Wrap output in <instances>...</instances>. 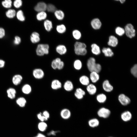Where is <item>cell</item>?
<instances>
[{
    "label": "cell",
    "mask_w": 137,
    "mask_h": 137,
    "mask_svg": "<svg viewBox=\"0 0 137 137\" xmlns=\"http://www.w3.org/2000/svg\"><path fill=\"white\" fill-rule=\"evenodd\" d=\"M49 46L47 44H40L38 45L36 49V53L39 56H42L47 55L49 53Z\"/></svg>",
    "instance_id": "cell-1"
},
{
    "label": "cell",
    "mask_w": 137,
    "mask_h": 137,
    "mask_svg": "<svg viewBox=\"0 0 137 137\" xmlns=\"http://www.w3.org/2000/svg\"><path fill=\"white\" fill-rule=\"evenodd\" d=\"M124 30L125 33L128 37L131 38L135 36V30L131 24H127L125 26Z\"/></svg>",
    "instance_id": "cell-2"
},
{
    "label": "cell",
    "mask_w": 137,
    "mask_h": 137,
    "mask_svg": "<svg viewBox=\"0 0 137 137\" xmlns=\"http://www.w3.org/2000/svg\"><path fill=\"white\" fill-rule=\"evenodd\" d=\"M111 113V111L109 109L105 107H102L98 110L97 114L99 117L106 118L109 117Z\"/></svg>",
    "instance_id": "cell-3"
},
{
    "label": "cell",
    "mask_w": 137,
    "mask_h": 137,
    "mask_svg": "<svg viewBox=\"0 0 137 137\" xmlns=\"http://www.w3.org/2000/svg\"><path fill=\"white\" fill-rule=\"evenodd\" d=\"M118 99L121 104L124 106L128 105L131 102L130 98L123 94H121L119 95Z\"/></svg>",
    "instance_id": "cell-4"
},
{
    "label": "cell",
    "mask_w": 137,
    "mask_h": 137,
    "mask_svg": "<svg viewBox=\"0 0 137 137\" xmlns=\"http://www.w3.org/2000/svg\"><path fill=\"white\" fill-rule=\"evenodd\" d=\"M33 77L37 79H41L43 78L44 76L43 71L40 68H37L34 69L32 72Z\"/></svg>",
    "instance_id": "cell-5"
},
{
    "label": "cell",
    "mask_w": 137,
    "mask_h": 137,
    "mask_svg": "<svg viewBox=\"0 0 137 137\" xmlns=\"http://www.w3.org/2000/svg\"><path fill=\"white\" fill-rule=\"evenodd\" d=\"M95 59L93 57L89 58L87 61V66L89 70L91 72L94 71L96 64Z\"/></svg>",
    "instance_id": "cell-6"
},
{
    "label": "cell",
    "mask_w": 137,
    "mask_h": 137,
    "mask_svg": "<svg viewBox=\"0 0 137 137\" xmlns=\"http://www.w3.org/2000/svg\"><path fill=\"white\" fill-rule=\"evenodd\" d=\"M121 119L124 122H128L132 118L131 113L128 111L123 112L121 115Z\"/></svg>",
    "instance_id": "cell-7"
},
{
    "label": "cell",
    "mask_w": 137,
    "mask_h": 137,
    "mask_svg": "<svg viewBox=\"0 0 137 137\" xmlns=\"http://www.w3.org/2000/svg\"><path fill=\"white\" fill-rule=\"evenodd\" d=\"M46 4L44 2H40L37 3L35 6V10L39 12L45 11L46 9Z\"/></svg>",
    "instance_id": "cell-8"
},
{
    "label": "cell",
    "mask_w": 137,
    "mask_h": 137,
    "mask_svg": "<svg viewBox=\"0 0 137 137\" xmlns=\"http://www.w3.org/2000/svg\"><path fill=\"white\" fill-rule=\"evenodd\" d=\"M102 87L103 90L107 92H110L113 89V86L110 83L108 80H104L102 84Z\"/></svg>",
    "instance_id": "cell-9"
},
{
    "label": "cell",
    "mask_w": 137,
    "mask_h": 137,
    "mask_svg": "<svg viewBox=\"0 0 137 137\" xmlns=\"http://www.w3.org/2000/svg\"><path fill=\"white\" fill-rule=\"evenodd\" d=\"M71 115V113L70 111L66 108L62 109L60 112V115L61 117L65 119H67L69 118Z\"/></svg>",
    "instance_id": "cell-10"
},
{
    "label": "cell",
    "mask_w": 137,
    "mask_h": 137,
    "mask_svg": "<svg viewBox=\"0 0 137 137\" xmlns=\"http://www.w3.org/2000/svg\"><path fill=\"white\" fill-rule=\"evenodd\" d=\"M91 25L94 29L97 30L99 29L100 28L101 25V23L98 19L95 18L91 21Z\"/></svg>",
    "instance_id": "cell-11"
},
{
    "label": "cell",
    "mask_w": 137,
    "mask_h": 137,
    "mask_svg": "<svg viewBox=\"0 0 137 137\" xmlns=\"http://www.w3.org/2000/svg\"><path fill=\"white\" fill-rule=\"evenodd\" d=\"M62 86V83L58 80L55 79L51 83V88L54 90H57L61 88Z\"/></svg>",
    "instance_id": "cell-12"
},
{
    "label": "cell",
    "mask_w": 137,
    "mask_h": 137,
    "mask_svg": "<svg viewBox=\"0 0 137 137\" xmlns=\"http://www.w3.org/2000/svg\"><path fill=\"white\" fill-rule=\"evenodd\" d=\"M64 89L66 91L70 92L72 91L74 88V85L72 82L69 80L66 81L63 85Z\"/></svg>",
    "instance_id": "cell-13"
},
{
    "label": "cell",
    "mask_w": 137,
    "mask_h": 137,
    "mask_svg": "<svg viewBox=\"0 0 137 137\" xmlns=\"http://www.w3.org/2000/svg\"><path fill=\"white\" fill-rule=\"evenodd\" d=\"M118 43L117 38L113 36H111L109 38L108 45L110 46L115 47L117 46Z\"/></svg>",
    "instance_id": "cell-14"
},
{
    "label": "cell",
    "mask_w": 137,
    "mask_h": 137,
    "mask_svg": "<svg viewBox=\"0 0 137 137\" xmlns=\"http://www.w3.org/2000/svg\"><path fill=\"white\" fill-rule=\"evenodd\" d=\"M86 89L88 92L91 95H93L96 92L97 88L93 84H89L87 86Z\"/></svg>",
    "instance_id": "cell-15"
},
{
    "label": "cell",
    "mask_w": 137,
    "mask_h": 137,
    "mask_svg": "<svg viewBox=\"0 0 137 137\" xmlns=\"http://www.w3.org/2000/svg\"><path fill=\"white\" fill-rule=\"evenodd\" d=\"M30 39L31 41L33 43H36L39 42L40 40L39 34L37 32H32L30 36Z\"/></svg>",
    "instance_id": "cell-16"
},
{
    "label": "cell",
    "mask_w": 137,
    "mask_h": 137,
    "mask_svg": "<svg viewBox=\"0 0 137 137\" xmlns=\"http://www.w3.org/2000/svg\"><path fill=\"white\" fill-rule=\"evenodd\" d=\"M56 50L58 53L61 55L66 54L67 51L66 47L63 45H60L57 46L56 48Z\"/></svg>",
    "instance_id": "cell-17"
},
{
    "label": "cell",
    "mask_w": 137,
    "mask_h": 137,
    "mask_svg": "<svg viewBox=\"0 0 137 137\" xmlns=\"http://www.w3.org/2000/svg\"><path fill=\"white\" fill-rule=\"evenodd\" d=\"M90 78L92 82L95 83L99 80V76L98 73L94 71H92L91 72Z\"/></svg>",
    "instance_id": "cell-18"
},
{
    "label": "cell",
    "mask_w": 137,
    "mask_h": 137,
    "mask_svg": "<svg viewBox=\"0 0 137 137\" xmlns=\"http://www.w3.org/2000/svg\"><path fill=\"white\" fill-rule=\"evenodd\" d=\"M79 81L82 85H84L87 86L90 84L89 78L85 75H82L80 77Z\"/></svg>",
    "instance_id": "cell-19"
},
{
    "label": "cell",
    "mask_w": 137,
    "mask_h": 137,
    "mask_svg": "<svg viewBox=\"0 0 137 137\" xmlns=\"http://www.w3.org/2000/svg\"><path fill=\"white\" fill-rule=\"evenodd\" d=\"M23 78L22 76L19 74L14 75L12 78V82L15 85H18L21 82Z\"/></svg>",
    "instance_id": "cell-20"
},
{
    "label": "cell",
    "mask_w": 137,
    "mask_h": 137,
    "mask_svg": "<svg viewBox=\"0 0 137 137\" xmlns=\"http://www.w3.org/2000/svg\"><path fill=\"white\" fill-rule=\"evenodd\" d=\"M88 124L90 127L95 128L99 126V122L98 119L95 118L89 120L88 122Z\"/></svg>",
    "instance_id": "cell-21"
},
{
    "label": "cell",
    "mask_w": 137,
    "mask_h": 137,
    "mask_svg": "<svg viewBox=\"0 0 137 137\" xmlns=\"http://www.w3.org/2000/svg\"><path fill=\"white\" fill-rule=\"evenodd\" d=\"M102 51L106 57H111L114 55L112 50L109 47H104L102 49Z\"/></svg>",
    "instance_id": "cell-22"
},
{
    "label": "cell",
    "mask_w": 137,
    "mask_h": 137,
    "mask_svg": "<svg viewBox=\"0 0 137 137\" xmlns=\"http://www.w3.org/2000/svg\"><path fill=\"white\" fill-rule=\"evenodd\" d=\"M92 53L96 55H99L101 52L99 47L96 44H93L91 45Z\"/></svg>",
    "instance_id": "cell-23"
},
{
    "label": "cell",
    "mask_w": 137,
    "mask_h": 137,
    "mask_svg": "<svg viewBox=\"0 0 137 137\" xmlns=\"http://www.w3.org/2000/svg\"><path fill=\"white\" fill-rule=\"evenodd\" d=\"M8 97L11 99L15 98L16 94V91L15 89L13 88H10L7 91Z\"/></svg>",
    "instance_id": "cell-24"
},
{
    "label": "cell",
    "mask_w": 137,
    "mask_h": 137,
    "mask_svg": "<svg viewBox=\"0 0 137 137\" xmlns=\"http://www.w3.org/2000/svg\"><path fill=\"white\" fill-rule=\"evenodd\" d=\"M54 14L56 18L59 20H62L64 18V13L61 10H56L54 12Z\"/></svg>",
    "instance_id": "cell-25"
},
{
    "label": "cell",
    "mask_w": 137,
    "mask_h": 137,
    "mask_svg": "<svg viewBox=\"0 0 137 137\" xmlns=\"http://www.w3.org/2000/svg\"><path fill=\"white\" fill-rule=\"evenodd\" d=\"M44 25L45 30L48 31H50L53 28L52 21L48 20H46L44 21Z\"/></svg>",
    "instance_id": "cell-26"
},
{
    "label": "cell",
    "mask_w": 137,
    "mask_h": 137,
    "mask_svg": "<svg viewBox=\"0 0 137 137\" xmlns=\"http://www.w3.org/2000/svg\"><path fill=\"white\" fill-rule=\"evenodd\" d=\"M97 101L99 103H102L105 102L107 100L106 95L103 93L98 95L96 97Z\"/></svg>",
    "instance_id": "cell-27"
},
{
    "label": "cell",
    "mask_w": 137,
    "mask_h": 137,
    "mask_svg": "<svg viewBox=\"0 0 137 137\" xmlns=\"http://www.w3.org/2000/svg\"><path fill=\"white\" fill-rule=\"evenodd\" d=\"M22 90L24 93L28 94L31 92L32 90L31 87L29 84H26L22 87Z\"/></svg>",
    "instance_id": "cell-28"
},
{
    "label": "cell",
    "mask_w": 137,
    "mask_h": 137,
    "mask_svg": "<svg viewBox=\"0 0 137 137\" xmlns=\"http://www.w3.org/2000/svg\"><path fill=\"white\" fill-rule=\"evenodd\" d=\"M47 14L45 11H42L39 12L37 15L36 18L39 21H41L46 19Z\"/></svg>",
    "instance_id": "cell-29"
},
{
    "label": "cell",
    "mask_w": 137,
    "mask_h": 137,
    "mask_svg": "<svg viewBox=\"0 0 137 137\" xmlns=\"http://www.w3.org/2000/svg\"><path fill=\"white\" fill-rule=\"evenodd\" d=\"M74 68L77 70H80L82 67V63L80 60L76 59L74 62L73 64Z\"/></svg>",
    "instance_id": "cell-30"
},
{
    "label": "cell",
    "mask_w": 137,
    "mask_h": 137,
    "mask_svg": "<svg viewBox=\"0 0 137 137\" xmlns=\"http://www.w3.org/2000/svg\"><path fill=\"white\" fill-rule=\"evenodd\" d=\"M74 50L75 54L78 55L84 56L87 52L86 48L74 49Z\"/></svg>",
    "instance_id": "cell-31"
},
{
    "label": "cell",
    "mask_w": 137,
    "mask_h": 137,
    "mask_svg": "<svg viewBox=\"0 0 137 137\" xmlns=\"http://www.w3.org/2000/svg\"><path fill=\"white\" fill-rule=\"evenodd\" d=\"M16 102L17 104L21 107H23L26 104V101L23 97H20L18 98Z\"/></svg>",
    "instance_id": "cell-32"
},
{
    "label": "cell",
    "mask_w": 137,
    "mask_h": 137,
    "mask_svg": "<svg viewBox=\"0 0 137 137\" xmlns=\"http://www.w3.org/2000/svg\"><path fill=\"white\" fill-rule=\"evenodd\" d=\"M47 127L46 123L44 122H41L38 125V128L41 131L43 132L46 130Z\"/></svg>",
    "instance_id": "cell-33"
},
{
    "label": "cell",
    "mask_w": 137,
    "mask_h": 137,
    "mask_svg": "<svg viewBox=\"0 0 137 137\" xmlns=\"http://www.w3.org/2000/svg\"><path fill=\"white\" fill-rule=\"evenodd\" d=\"M56 29L57 31L60 33H64L66 31V27L63 24L59 25L57 26Z\"/></svg>",
    "instance_id": "cell-34"
},
{
    "label": "cell",
    "mask_w": 137,
    "mask_h": 137,
    "mask_svg": "<svg viewBox=\"0 0 137 137\" xmlns=\"http://www.w3.org/2000/svg\"><path fill=\"white\" fill-rule=\"evenodd\" d=\"M6 14L7 17L10 18H12L16 14L15 11L13 9H10L6 12Z\"/></svg>",
    "instance_id": "cell-35"
},
{
    "label": "cell",
    "mask_w": 137,
    "mask_h": 137,
    "mask_svg": "<svg viewBox=\"0 0 137 137\" xmlns=\"http://www.w3.org/2000/svg\"><path fill=\"white\" fill-rule=\"evenodd\" d=\"M74 49L86 48V44L83 43L79 42H76L74 45Z\"/></svg>",
    "instance_id": "cell-36"
},
{
    "label": "cell",
    "mask_w": 137,
    "mask_h": 137,
    "mask_svg": "<svg viewBox=\"0 0 137 137\" xmlns=\"http://www.w3.org/2000/svg\"><path fill=\"white\" fill-rule=\"evenodd\" d=\"M72 35L74 38L77 40L80 39L81 37L80 32L77 30H75L73 31Z\"/></svg>",
    "instance_id": "cell-37"
},
{
    "label": "cell",
    "mask_w": 137,
    "mask_h": 137,
    "mask_svg": "<svg viewBox=\"0 0 137 137\" xmlns=\"http://www.w3.org/2000/svg\"><path fill=\"white\" fill-rule=\"evenodd\" d=\"M115 32L117 34L120 36H123L125 33L124 29L120 27H117L116 28Z\"/></svg>",
    "instance_id": "cell-38"
},
{
    "label": "cell",
    "mask_w": 137,
    "mask_h": 137,
    "mask_svg": "<svg viewBox=\"0 0 137 137\" xmlns=\"http://www.w3.org/2000/svg\"><path fill=\"white\" fill-rule=\"evenodd\" d=\"M16 15L17 19L19 20L23 21L25 20V17L22 10H19L16 13Z\"/></svg>",
    "instance_id": "cell-39"
},
{
    "label": "cell",
    "mask_w": 137,
    "mask_h": 137,
    "mask_svg": "<svg viewBox=\"0 0 137 137\" xmlns=\"http://www.w3.org/2000/svg\"><path fill=\"white\" fill-rule=\"evenodd\" d=\"M46 10L49 12H54L56 10V8L53 4H49L47 5Z\"/></svg>",
    "instance_id": "cell-40"
},
{
    "label": "cell",
    "mask_w": 137,
    "mask_h": 137,
    "mask_svg": "<svg viewBox=\"0 0 137 137\" xmlns=\"http://www.w3.org/2000/svg\"><path fill=\"white\" fill-rule=\"evenodd\" d=\"M12 2L11 0H5L2 2L3 6L6 8H9L11 6Z\"/></svg>",
    "instance_id": "cell-41"
},
{
    "label": "cell",
    "mask_w": 137,
    "mask_h": 137,
    "mask_svg": "<svg viewBox=\"0 0 137 137\" xmlns=\"http://www.w3.org/2000/svg\"><path fill=\"white\" fill-rule=\"evenodd\" d=\"M130 72L131 74L135 77H137V64L134 65L131 68Z\"/></svg>",
    "instance_id": "cell-42"
},
{
    "label": "cell",
    "mask_w": 137,
    "mask_h": 137,
    "mask_svg": "<svg viewBox=\"0 0 137 137\" xmlns=\"http://www.w3.org/2000/svg\"><path fill=\"white\" fill-rule=\"evenodd\" d=\"M101 69V66L100 64L99 63H96L93 71L98 73L100 72Z\"/></svg>",
    "instance_id": "cell-43"
},
{
    "label": "cell",
    "mask_w": 137,
    "mask_h": 137,
    "mask_svg": "<svg viewBox=\"0 0 137 137\" xmlns=\"http://www.w3.org/2000/svg\"><path fill=\"white\" fill-rule=\"evenodd\" d=\"M22 4V2L21 0H16L14 1L13 3L14 6L17 8H19L21 7Z\"/></svg>",
    "instance_id": "cell-44"
},
{
    "label": "cell",
    "mask_w": 137,
    "mask_h": 137,
    "mask_svg": "<svg viewBox=\"0 0 137 137\" xmlns=\"http://www.w3.org/2000/svg\"><path fill=\"white\" fill-rule=\"evenodd\" d=\"M38 118L40 120L41 122H44L47 120L48 119L44 116L41 113H40L37 115Z\"/></svg>",
    "instance_id": "cell-45"
},
{
    "label": "cell",
    "mask_w": 137,
    "mask_h": 137,
    "mask_svg": "<svg viewBox=\"0 0 137 137\" xmlns=\"http://www.w3.org/2000/svg\"><path fill=\"white\" fill-rule=\"evenodd\" d=\"M75 96L77 99H82L83 97V95L75 91L74 93Z\"/></svg>",
    "instance_id": "cell-46"
},
{
    "label": "cell",
    "mask_w": 137,
    "mask_h": 137,
    "mask_svg": "<svg viewBox=\"0 0 137 137\" xmlns=\"http://www.w3.org/2000/svg\"><path fill=\"white\" fill-rule=\"evenodd\" d=\"M64 62L61 61L60 62L57 64V69L59 70H62L64 67Z\"/></svg>",
    "instance_id": "cell-47"
},
{
    "label": "cell",
    "mask_w": 137,
    "mask_h": 137,
    "mask_svg": "<svg viewBox=\"0 0 137 137\" xmlns=\"http://www.w3.org/2000/svg\"><path fill=\"white\" fill-rule=\"evenodd\" d=\"M21 42V39L18 36H16L15 37V40L14 41V43L16 45L19 44Z\"/></svg>",
    "instance_id": "cell-48"
},
{
    "label": "cell",
    "mask_w": 137,
    "mask_h": 137,
    "mask_svg": "<svg viewBox=\"0 0 137 137\" xmlns=\"http://www.w3.org/2000/svg\"><path fill=\"white\" fill-rule=\"evenodd\" d=\"M57 64L56 62L55 59L53 60L51 63V66L54 70H56L57 68Z\"/></svg>",
    "instance_id": "cell-49"
},
{
    "label": "cell",
    "mask_w": 137,
    "mask_h": 137,
    "mask_svg": "<svg viewBox=\"0 0 137 137\" xmlns=\"http://www.w3.org/2000/svg\"><path fill=\"white\" fill-rule=\"evenodd\" d=\"M75 91L81 94L83 96H84L85 94V91L80 88H78L76 89Z\"/></svg>",
    "instance_id": "cell-50"
},
{
    "label": "cell",
    "mask_w": 137,
    "mask_h": 137,
    "mask_svg": "<svg viewBox=\"0 0 137 137\" xmlns=\"http://www.w3.org/2000/svg\"><path fill=\"white\" fill-rule=\"evenodd\" d=\"M5 35V31L4 29L0 27V38H3Z\"/></svg>",
    "instance_id": "cell-51"
},
{
    "label": "cell",
    "mask_w": 137,
    "mask_h": 137,
    "mask_svg": "<svg viewBox=\"0 0 137 137\" xmlns=\"http://www.w3.org/2000/svg\"><path fill=\"white\" fill-rule=\"evenodd\" d=\"M42 114L45 117L48 119L50 116V114L47 111H44L43 112Z\"/></svg>",
    "instance_id": "cell-52"
},
{
    "label": "cell",
    "mask_w": 137,
    "mask_h": 137,
    "mask_svg": "<svg viewBox=\"0 0 137 137\" xmlns=\"http://www.w3.org/2000/svg\"><path fill=\"white\" fill-rule=\"evenodd\" d=\"M5 61L2 60L0 59V68L3 67L5 65Z\"/></svg>",
    "instance_id": "cell-53"
},
{
    "label": "cell",
    "mask_w": 137,
    "mask_h": 137,
    "mask_svg": "<svg viewBox=\"0 0 137 137\" xmlns=\"http://www.w3.org/2000/svg\"><path fill=\"white\" fill-rule=\"evenodd\" d=\"M58 132V131H55L53 130H52L48 133V135H55L56 133Z\"/></svg>",
    "instance_id": "cell-54"
},
{
    "label": "cell",
    "mask_w": 137,
    "mask_h": 137,
    "mask_svg": "<svg viewBox=\"0 0 137 137\" xmlns=\"http://www.w3.org/2000/svg\"><path fill=\"white\" fill-rule=\"evenodd\" d=\"M35 137H46V136L43 134L41 133H38L37 135Z\"/></svg>",
    "instance_id": "cell-55"
},
{
    "label": "cell",
    "mask_w": 137,
    "mask_h": 137,
    "mask_svg": "<svg viewBox=\"0 0 137 137\" xmlns=\"http://www.w3.org/2000/svg\"><path fill=\"white\" fill-rule=\"evenodd\" d=\"M122 4L124 3L125 1V0H120L119 1Z\"/></svg>",
    "instance_id": "cell-56"
},
{
    "label": "cell",
    "mask_w": 137,
    "mask_h": 137,
    "mask_svg": "<svg viewBox=\"0 0 137 137\" xmlns=\"http://www.w3.org/2000/svg\"><path fill=\"white\" fill-rule=\"evenodd\" d=\"M112 137V136H110V137Z\"/></svg>",
    "instance_id": "cell-57"
}]
</instances>
